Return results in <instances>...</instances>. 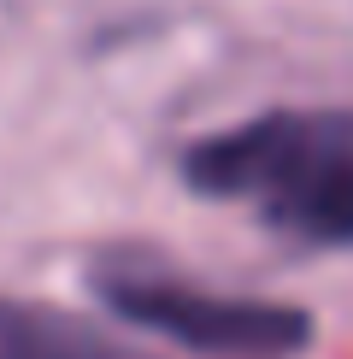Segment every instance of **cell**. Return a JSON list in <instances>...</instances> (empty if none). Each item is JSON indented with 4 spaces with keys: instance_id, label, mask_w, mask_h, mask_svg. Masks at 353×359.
Wrapping results in <instances>:
<instances>
[{
    "instance_id": "obj_2",
    "label": "cell",
    "mask_w": 353,
    "mask_h": 359,
    "mask_svg": "<svg viewBox=\"0 0 353 359\" xmlns=\"http://www.w3.org/2000/svg\"><path fill=\"white\" fill-rule=\"evenodd\" d=\"M95 289L124 324L206 359H294L312 348V318L283 301L212 294L176 277H130V271L100 277Z\"/></svg>"
},
{
    "instance_id": "obj_1",
    "label": "cell",
    "mask_w": 353,
    "mask_h": 359,
    "mask_svg": "<svg viewBox=\"0 0 353 359\" xmlns=\"http://www.w3.org/2000/svg\"><path fill=\"white\" fill-rule=\"evenodd\" d=\"M195 194L247 201L300 248H353V112H259L183 154Z\"/></svg>"
},
{
    "instance_id": "obj_3",
    "label": "cell",
    "mask_w": 353,
    "mask_h": 359,
    "mask_svg": "<svg viewBox=\"0 0 353 359\" xmlns=\"http://www.w3.org/2000/svg\"><path fill=\"white\" fill-rule=\"evenodd\" d=\"M0 359H153V353L118 341L112 330L65 306L0 294Z\"/></svg>"
}]
</instances>
